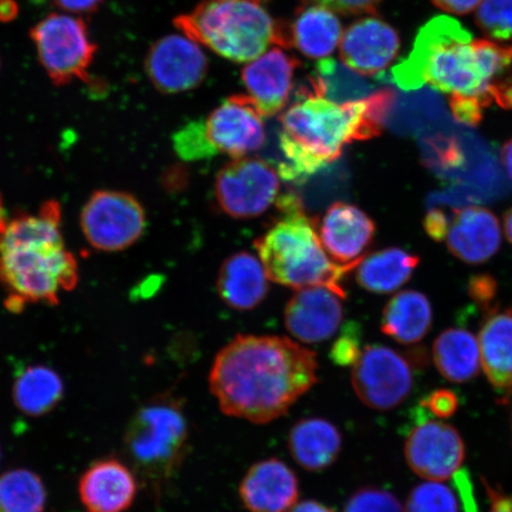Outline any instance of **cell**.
<instances>
[{"label":"cell","instance_id":"6da1fadb","mask_svg":"<svg viewBox=\"0 0 512 512\" xmlns=\"http://www.w3.org/2000/svg\"><path fill=\"white\" fill-rule=\"evenodd\" d=\"M318 382L315 352L278 336H238L219 354L209 375L221 411L253 424L281 418Z\"/></svg>","mask_w":512,"mask_h":512},{"label":"cell","instance_id":"7a4b0ae2","mask_svg":"<svg viewBox=\"0 0 512 512\" xmlns=\"http://www.w3.org/2000/svg\"><path fill=\"white\" fill-rule=\"evenodd\" d=\"M390 81L402 89L431 85L451 98L512 104V46L473 40L456 19L439 16L422 27L407 59L396 64Z\"/></svg>","mask_w":512,"mask_h":512},{"label":"cell","instance_id":"3957f363","mask_svg":"<svg viewBox=\"0 0 512 512\" xmlns=\"http://www.w3.org/2000/svg\"><path fill=\"white\" fill-rule=\"evenodd\" d=\"M394 102L390 89L339 105L310 87L300 88L297 101L280 117L284 162L278 174L286 181H303L341 157L345 145L379 136Z\"/></svg>","mask_w":512,"mask_h":512},{"label":"cell","instance_id":"277c9868","mask_svg":"<svg viewBox=\"0 0 512 512\" xmlns=\"http://www.w3.org/2000/svg\"><path fill=\"white\" fill-rule=\"evenodd\" d=\"M280 219L255 241L256 251L270 280L296 288L324 286L345 296L343 279L351 270L335 264L319 240L316 221L310 220L298 198L277 202Z\"/></svg>","mask_w":512,"mask_h":512},{"label":"cell","instance_id":"5b68a950","mask_svg":"<svg viewBox=\"0 0 512 512\" xmlns=\"http://www.w3.org/2000/svg\"><path fill=\"white\" fill-rule=\"evenodd\" d=\"M190 422L184 401L165 393L133 414L124 438L128 459L140 480L160 496L174 479L190 451Z\"/></svg>","mask_w":512,"mask_h":512},{"label":"cell","instance_id":"8992f818","mask_svg":"<svg viewBox=\"0 0 512 512\" xmlns=\"http://www.w3.org/2000/svg\"><path fill=\"white\" fill-rule=\"evenodd\" d=\"M174 24L185 36L234 62L258 59L268 47L284 44L283 25L264 0H204Z\"/></svg>","mask_w":512,"mask_h":512},{"label":"cell","instance_id":"52a82bcc","mask_svg":"<svg viewBox=\"0 0 512 512\" xmlns=\"http://www.w3.org/2000/svg\"><path fill=\"white\" fill-rule=\"evenodd\" d=\"M79 283V266L63 240L30 241L0 248L5 305L18 313L28 304L57 305Z\"/></svg>","mask_w":512,"mask_h":512},{"label":"cell","instance_id":"ba28073f","mask_svg":"<svg viewBox=\"0 0 512 512\" xmlns=\"http://www.w3.org/2000/svg\"><path fill=\"white\" fill-rule=\"evenodd\" d=\"M29 35L38 62L54 86H68L75 80L91 81L89 69L99 47L81 17L50 14L36 23Z\"/></svg>","mask_w":512,"mask_h":512},{"label":"cell","instance_id":"9c48e42d","mask_svg":"<svg viewBox=\"0 0 512 512\" xmlns=\"http://www.w3.org/2000/svg\"><path fill=\"white\" fill-rule=\"evenodd\" d=\"M85 239L100 252L125 251L142 238L146 214L142 204L124 191L98 190L81 211Z\"/></svg>","mask_w":512,"mask_h":512},{"label":"cell","instance_id":"30bf717a","mask_svg":"<svg viewBox=\"0 0 512 512\" xmlns=\"http://www.w3.org/2000/svg\"><path fill=\"white\" fill-rule=\"evenodd\" d=\"M278 172L264 160L239 158L224 165L215 179L214 191L223 213L233 219H254L277 201Z\"/></svg>","mask_w":512,"mask_h":512},{"label":"cell","instance_id":"8fae6325","mask_svg":"<svg viewBox=\"0 0 512 512\" xmlns=\"http://www.w3.org/2000/svg\"><path fill=\"white\" fill-rule=\"evenodd\" d=\"M351 383L364 405L390 411L412 392V366L408 357L392 348L368 345L352 368Z\"/></svg>","mask_w":512,"mask_h":512},{"label":"cell","instance_id":"7c38bea8","mask_svg":"<svg viewBox=\"0 0 512 512\" xmlns=\"http://www.w3.org/2000/svg\"><path fill=\"white\" fill-rule=\"evenodd\" d=\"M258 107L248 95H234L206 120H200L209 156L243 158L261 149L266 131Z\"/></svg>","mask_w":512,"mask_h":512},{"label":"cell","instance_id":"4fadbf2b","mask_svg":"<svg viewBox=\"0 0 512 512\" xmlns=\"http://www.w3.org/2000/svg\"><path fill=\"white\" fill-rule=\"evenodd\" d=\"M145 72L160 93L176 94L201 85L208 72L206 54L188 36L169 35L152 44Z\"/></svg>","mask_w":512,"mask_h":512},{"label":"cell","instance_id":"5bb4252c","mask_svg":"<svg viewBox=\"0 0 512 512\" xmlns=\"http://www.w3.org/2000/svg\"><path fill=\"white\" fill-rule=\"evenodd\" d=\"M405 456L416 476L441 482L462 467L466 448L456 428L441 421H426L409 434Z\"/></svg>","mask_w":512,"mask_h":512},{"label":"cell","instance_id":"9a60e30c","mask_svg":"<svg viewBox=\"0 0 512 512\" xmlns=\"http://www.w3.org/2000/svg\"><path fill=\"white\" fill-rule=\"evenodd\" d=\"M320 242L335 264L355 270L374 240L373 219L354 204L337 202L316 221Z\"/></svg>","mask_w":512,"mask_h":512},{"label":"cell","instance_id":"2e32d148","mask_svg":"<svg viewBox=\"0 0 512 512\" xmlns=\"http://www.w3.org/2000/svg\"><path fill=\"white\" fill-rule=\"evenodd\" d=\"M343 299L329 287L300 288L287 303L286 329L303 343L328 341L343 322Z\"/></svg>","mask_w":512,"mask_h":512},{"label":"cell","instance_id":"e0dca14e","mask_svg":"<svg viewBox=\"0 0 512 512\" xmlns=\"http://www.w3.org/2000/svg\"><path fill=\"white\" fill-rule=\"evenodd\" d=\"M339 44L345 66L363 76H376L398 56L400 36L382 19L367 17L350 25Z\"/></svg>","mask_w":512,"mask_h":512},{"label":"cell","instance_id":"ac0fdd59","mask_svg":"<svg viewBox=\"0 0 512 512\" xmlns=\"http://www.w3.org/2000/svg\"><path fill=\"white\" fill-rule=\"evenodd\" d=\"M299 492L296 472L277 458L255 463L239 486L248 512H288L298 503Z\"/></svg>","mask_w":512,"mask_h":512},{"label":"cell","instance_id":"d6986e66","mask_svg":"<svg viewBox=\"0 0 512 512\" xmlns=\"http://www.w3.org/2000/svg\"><path fill=\"white\" fill-rule=\"evenodd\" d=\"M300 66L297 59L281 48H273L242 70L249 98L262 117H272L284 110L290 99L294 74Z\"/></svg>","mask_w":512,"mask_h":512},{"label":"cell","instance_id":"ffe728a7","mask_svg":"<svg viewBox=\"0 0 512 512\" xmlns=\"http://www.w3.org/2000/svg\"><path fill=\"white\" fill-rule=\"evenodd\" d=\"M80 498L88 512H125L138 494V478L117 458L98 460L83 473Z\"/></svg>","mask_w":512,"mask_h":512},{"label":"cell","instance_id":"44dd1931","mask_svg":"<svg viewBox=\"0 0 512 512\" xmlns=\"http://www.w3.org/2000/svg\"><path fill=\"white\" fill-rule=\"evenodd\" d=\"M446 240L448 251L457 259L469 265L484 264L501 247V226L489 209H458L454 211Z\"/></svg>","mask_w":512,"mask_h":512},{"label":"cell","instance_id":"7402d4cb","mask_svg":"<svg viewBox=\"0 0 512 512\" xmlns=\"http://www.w3.org/2000/svg\"><path fill=\"white\" fill-rule=\"evenodd\" d=\"M268 275L260 259L248 252L236 253L223 262L217 278V292L234 310L248 311L264 302Z\"/></svg>","mask_w":512,"mask_h":512},{"label":"cell","instance_id":"603a6c76","mask_svg":"<svg viewBox=\"0 0 512 512\" xmlns=\"http://www.w3.org/2000/svg\"><path fill=\"white\" fill-rule=\"evenodd\" d=\"M284 47H294L309 59H326L343 36L342 24L335 12L323 5L300 9L291 25H284Z\"/></svg>","mask_w":512,"mask_h":512},{"label":"cell","instance_id":"cb8c5ba5","mask_svg":"<svg viewBox=\"0 0 512 512\" xmlns=\"http://www.w3.org/2000/svg\"><path fill=\"white\" fill-rule=\"evenodd\" d=\"M287 443L294 462L300 467L322 472L335 464L342 451L343 438L329 420L305 418L293 425Z\"/></svg>","mask_w":512,"mask_h":512},{"label":"cell","instance_id":"d4e9b609","mask_svg":"<svg viewBox=\"0 0 512 512\" xmlns=\"http://www.w3.org/2000/svg\"><path fill=\"white\" fill-rule=\"evenodd\" d=\"M480 363L492 387L512 388V309L486 313L478 337Z\"/></svg>","mask_w":512,"mask_h":512},{"label":"cell","instance_id":"484cf974","mask_svg":"<svg viewBox=\"0 0 512 512\" xmlns=\"http://www.w3.org/2000/svg\"><path fill=\"white\" fill-rule=\"evenodd\" d=\"M433 309L424 293L402 291L384 307L381 330L384 335L401 344H415L430 332Z\"/></svg>","mask_w":512,"mask_h":512},{"label":"cell","instance_id":"4316f807","mask_svg":"<svg viewBox=\"0 0 512 512\" xmlns=\"http://www.w3.org/2000/svg\"><path fill=\"white\" fill-rule=\"evenodd\" d=\"M420 264L418 255L401 248H386L364 256L358 264V285L375 294H389L405 285Z\"/></svg>","mask_w":512,"mask_h":512},{"label":"cell","instance_id":"83f0119b","mask_svg":"<svg viewBox=\"0 0 512 512\" xmlns=\"http://www.w3.org/2000/svg\"><path fill=\"white\" fill-rule=\"evenodd\" d=\"M433 361L448 381L465 383L475 379L482 364L477 338L465 329L441 332L433 344Z\"/></svg>","mask_w":512,"mask_h":512},{"label":"cell","instance_id":"f1b7e54d","mask_svg":"<svg viewBox=\"0 0 512 512\" xmlns=\"http://www.w3.org/2000/svg\"><path fill=\"white\" fill-rule=\"evenodd\" d=\"M63 393L61 376L46 366H30L22 370L12 389L16 407L32 418L54 411Z\"/></svg>","mask_w":512,"mask_h":512},{"label":"cell","instance_id":"f546056e","mask_svg":"<svg viewBox=\"0 0 512 512\" xmlns=\"http://www.w3.org/2000/svg\"><path fill=\"white\" fill-rule=\"evenodd\" d=\"M309 87L313 93L339 105L361 101L375 93L363 75L334 59L318 62Z\"/></svg>","mask_w":512,"mask_h":512},{"label":"cell","instance_id":"4dcf8cb0","mask_svg":"<svg viewBox=\"0 0 512 512\" xmlns=\"http://www.w3.org/2000/svg\"><path fill=\"white\" fill-rule=\"evenodd\" d=\"M47 491L35 472L16 469L0 476V512H43Z\"/></svg>","mask_w":512,"mask_h":512},{"label":"cell","instance_id":"1f68e13d","mask_svg":"<svg viewBox=\"0 0 512 512\" xmlns=\"http://www.w3.org/2000/svg\"><path fill=\"white\" fill-rule=\"evenodd\" d=\"M405 512H459L454 492L447 485L427 480L411 491Z\"/></svg>","mask_w":512,"mask_h":512},{"label":"cell","instance_id":"d6a6232c","mask_svg":"<svg viewBox=\"0 0 512 512\" xmlns=\"http://www.w3.org/2000/svg\"><path fill=\"white\" fill-rule=\"evenodd\" d=\"M476 23L492 40H511L512 0H483L477 8Z\"/></svg>","mask_w":512,"mask_h":512},{"label":"cell","instance_id":"836d02e7","mask_svg":"<svg viewBox=\"0 0 512 512\" xmlns=\"http://www.w3.org/2000/svg\"><path fill=\"white\" fill-rule=\"evenodd\" d=\"M344 512H405V508L392 492L366 486L348 499Z\"/></svg>","mask_w":512,"mask_h":512},{"label":"cell","instance_id":"e575fe53","mask_svg":"<svg viewBox=\"0 0 512 512\" xmlns=\"http://www.w3.org/2000/svg\"><path fill=\"white\" fill-rule=\"evenodd\" d=\"M362 354L361 329L355 323H349L343 329V334L337 339L331 349L332 361L339 366H354Z\"/></svg>","mask_w":512,"mask_h":512},{"label":"cell","instance_id":"d590c367","mask_svg":"<svg viewBox=\"0 0 512 512\" xmlns=\"http://www.w3.org/2000/svg\"><path fill=\"white\" fill-rule=\"evenodd\" d=\"M467 292L470 298L480 309L488 313L495 309V300L498 292L497 280L491 274H476L470 278L467 284Z\"/></svg>","mask_w":512,"mask_h":512},{"label":"cell","instance_id":"8d00e7d4","mask_svg":"<svg viewBox=\"0 0 512 512\" xmlns=\"http://www.w3.org/2000/svg\"><path fill=\"white\" fill-rule=\"evenodd\" d=\"M428 411L437 418H451L456 414L459 407V399L456 393L450 389H437L422 401Z\"/></svg>","mask_w":512,"mask_h":512},{"label":"cell","instance_id":"74e56055","mask_svg":"<svg viewBox=\"0 0 512 512\" xmlns=\"http://www.w3.org/2000/svg\"><path fill=\"white\" fill-rule=\"evenodd\" d=\"M450 106L454 118L460 124L477 126L483 120V106L472 99L450 98Z\"/></svg>","mask_w":512,"mask_h":512},{"label":"cell","instance_id":"f35d334b","mask_svg":"<svg viewBox=\"0 0 512 512\" xmlns=\"http://www.w3.org/2000/svg\"><path fill=\"white\" fill-rule=\"evenodd\" d=\"M313 2L342 14L357 15L367 14V12L374 14L381 0H313Z\"/></svg>","mask_w":512,"mask_h":512},{"label":"cell","instance_id":"ab89813d","mask_svg":"<svg viewBox=\"0 0 512 512\" xmlns=\"http://www.w3.org/2000/svg\"><path fill=\"white\" fill-rule=\"evenodd\" d=\"M450 223L443 210L432 209L425 216V232L432 240L441 242L447 238Z\"/></svg>","mask_w":512,"mask_h":512},{"label":"cell","instance_id":"60d3db41","mask_svg":"<svg viewBox=\"0 0 512 512\" xmlns=\"http://www.w3.org/2000/svg\"><path fill=\"white\" fill-rule=\"evenodd\" d=\"M56 8L69 15H93L98 12L105 0H53Z\"/></svg>","mask_w":512,"mask_h":512},{"label":"cell","instance_id":"b9f144b4","mask_svg":"<svg viewBox=\"0 0 512 512\" xmlns=\"http://www.w3.org/2000/svg\"><path fill=\"white\" fill-rule=\"evenodd\" d=\"M483 484L490 501L489 512H512V494L491 485L486 479Z\"/></svg>","mask_w":512,"mask_h":512},{"label":"cell","instance_id":"7bdbcfd3","mask_svg":"<svg viewBox=\"0 0 512 512\" xmlns=\"http://www.w3.org/2000/svg\"><path fill=\"white\" fill-rule=\"evenodd\" d=\"M440 10L454 15H466L476 10L483 0H432Z\"/></svg>","mask_w":512,"mask_h":512},{"label":"cell","instance_id":"ee69618b","mask_svg":"<svg viewBox=\"0 0 512 512\" xmlns=\"http://www.w3.org/2000/svg\"><path fill=\"white\" fill-rule=\"evenodd\" d=\"M19 16L17 0H0V23L8 24L16 21Z\"/></svg>","mask_w":512,"mask_h":512},{"label":"cell","instance_id":"f6af8a7d","mask_svg":"<svg viewBox=\"0 0 512 512\" xmlns=\"http://www.w3.org/2000/svg\"><path fill=\"white\" fill-rule=\"evenodd\" d=\"M288 512H336L332 510L328 505L317 501H304L302 503H297L294 507Z\"/></svg>","mask_w":512,"mask_h":512},{"label":"cell","instance_id":"bcb514c9","mask_svg":"<svg viewBox=\"0 0 512 512\" xmlns=\"http://www.w3.org/2000/svg\"><path fill=\"white\" fill-rule=\"evenodd\" d=\"M502 162L505 170L512 179V138L502 147Z\"/></svg>","mask_w":512,"mask_h":512},{"label":"cell","instance_id":"7dc6e473","mask_svg":"<svg viewBox=\"0 0 512 512\" xmlns=\"http://www.w3.org/2000/svg\"><path fill=\"white\" fill-rule=\"evenodd\" d=\"M504 230L505 235H507V238L512 245V208L504 215Z\"/></svg>","mask_w":512,"mask_h":512}]
</instances>
